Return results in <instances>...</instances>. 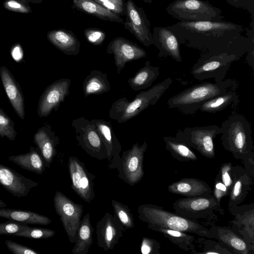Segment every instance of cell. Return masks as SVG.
Returning a JSON list of instances; mask_svg holds the SVG:
<instances>
[{"label": "cell", "instance_id": "obj_1", "mask_svg": "<svg viewBox=\"0 0 254 254\" xmlns=\"http://www.w3.org/2000/svg\"><path fill=\"white\" fill-rule=\"evenodd\" d=\"M180 45L213 53L242 57L254 48V35H242V26L221 21H179L169 26Z\"/></svg>", "mask_w": 254, "mask_h": 254}, {"label": "cell", "instance_id": "obj_2", "mask_svg": "<svg viewBox=\"0 0 254 254\" xmlns=\"http://www.w3.org/2000/svg\"><path fill=\"white\" fill-rule=\"evenodd\" d=\"M138 217L150 229L165 228L193 234L200 237L213 239L210 229L199 222L188 219L155 204L146 203L137 208Z\"/></svg>", "mask_w": 254, "mask_h": 254}, {"label": "cell", "instance_id": "obj_3", "mask_svg": "<svg viewBox=\"0 0 254 254\" xmlns=\"http://www.w3.org/2000/svg\"><path fill=\"white\" fill-rule=\"evenodd\" d=\"M236 80L227 79L218 82H202L193 85L169 98L167 106L186 115H192L204 101L230 90H236Z\"/></svg>", "mask_w": 254, "mask_h": 254}, {"label": "cell", "instance_id": "obj_4", "mask_svg": "<svg viewBox=\"0 0 254 254\" xmlns=\"http://www.w3.org/2000/svg\"><path fill=\"white\" fill-rule=\"evenodd\" d=\"M221 128V139L225 150L244 161L254 156L251 126L244 116H230L222 123Z\"/></svg>", "mask_w": 254, "mask_h": 254}, {"label": "cell", "instance_id": "obj_5", "mask_svg": "<svg viewBox=\"0 0 254 254\" xmlns=\"http://www.w3.org/2000/svg\"><path fill=\"white\" fill-rule=\"evenodd\" d=\"M172 82V78L168 77L149 89L140 91L130 101L125 97L119 98L112 104L109 117L119 124L134 118L149 107L154 105Z\"/></svg>", "mask_w": 254, "mask_h": 254}, {"label": "cell", "instance_id": "obj_6", "mask_svg": "<svg viewBox=\"0 0 254 254\" xmlns=\"http://www.w3.org/2000/svg\"><path fill=\"white\" fill-rule=\"evenodd\" d=\"M166 10L171 16L182 22L223 20L221 10L203 0H175Z\"/></svg>", "mask_w": 254, "mask_h": 254}, {"label": "cell", "instance_id": "obj_7", "mask_svg": "<svg viewBox=\"0 0 254 254\" xmlns=\"http://www.w3.org/2000/svg\"><path fill=\"white\" fill-rule=\"evenodd\" d=\"M241 58L235 54L205 52L193 65L191 73L199 81L214 78L215 82H220L225 78L231 64Z\"/></svg>", "mask_w": 254, "mask_h": 254}, {"label": "cell", "instance_id": "obj_8", "mask_svg": "<svg viewBox=\"0 0 254 254\" xmlns=\"http://www.w3.org/2000/svg\"><path fill=\"white\" fill-rule=\"evenodd\" d=\"M173 208L176 214L196 221L214 219L216 212L222 214L223 211L211 193L179 199L174 202Z\"/></svg>", "mask_w": 254, "mask_h": 254}, {"label": "cell", "instance_id": "obj_9", "mask_svg": "<svg viewBox=\"0 0 254 254\" xmlns=\"http://www.w3.org/2000/svg\"><path fill=\"white\" fill-rule=\"evenodd\" d=\"M221 133V127L212 125L187 127L183 130H179L175 136L202 156L212 159L215 157L214 139Z\"/></svg>", "mask_w": 254, "mask_h": 254}, {"label": "cell", "instance_id": "obj_10", "mask_svg": "<svg viewBox=\"0 0 254 254\" xmlns=\"http://www.w3.org/2000/svg\"><path fill=\"white\" fill-rule=\"evenodd\" d=\"M147 147L146 141L140 145L138 142L131 148L123 152L117 168L118 177L130 186L138 183L144 175L143 162Z\"/></svg>", "mask_w": 254, "mask_h": 254}, {"label": "cell", "instance_id": "obj_11", "mask_svg": "<svg viewBox=\"0 0 254 254\" xmlns=\"http://www.w3.org/2000/svg\"><path fill=\"white\" fill-rule=\"evenodd\" d=\"M71 126L75 129L78 146L92 158L107 159V151L95 126L85 117L73 119Z\"/></svg>", "mask_w": 254, "mask_h": 254}, {"label": "cell", "instance_id": "obj_12", "mask_svg": "<svg viewBox=\"0 0 254 254\" xmlns=\"http://www.w3.org/2000/svg\"><path fill=\"white\" fill-rule=\"evenodd\" d=\"M54 205L71 243H74L83 213V206L72 201L60 191L54 195Z\"/></svg>", "mask_w": 254, "mask_h": 254}, {"label": "cell", "instance_id": "obj_13", "mask_svg": "<svg viewBox=\"0 0 254 254\" xmlns=\"http://www.w3.org/2000/svg\"><path fill=\"white\" fill-rule=\"evenodd\" d=\"M125 15V29L145 47L153 45L150 22L143 9L138 7L132 0H127L126 2Z\"/></svg>", "mask_w": 254, "mask_h": 254}, {"label": "cell", "instance_id": "obj_14", "mask_svg": "<svg viewBox=\"0 0 254 254\" xmlns=\"http://www.w3.org/2000/svg\"><path fill=\"white\" fill-rule=\"evenodd\" d=\"M68 168L71 189L85 202L91 203L95 197L94 175L88 171L83 162L73 156L68 158Z\"/></svg>", "mask_w": 254, "mask_h": 254}, {"label": "cell", "instance_id": "obj_15", "mask_svg": "<svg viewBox=\"0 0 254 254\" xmlns=\"http://www.w3.org/2000/svg\"><path fill=\"white\" fill-rule=\"evenodd\" d=\"M70 79L63 78L49 85L41 95L37 113L40 117H47L52 111H57L62 103L69 94Z\"/></svg>", "mask_w": 254, "mask_h": 254}, {"label": "cell", "instance_id": "obj_16", "mask_svg": "<svg viewBox=\"0 0 254 254\" xmlns=\"http://www.w3.org/2000/svg\"><path fill=\"white\" fill-rule=\"evenodd\" d=\"M107 53L114 56L117 73H120L127 63L145 58L146 51L136 44L123 37L113 39L107 48Z\"/></svg>", "mask_w": 254, "mask_h": 254}, {"label": "cell", "instance_id": "obj_17", "mask_svg": "<svg viewBox=\"0 0 254 254\" xmlns=\"http://www.w3.org/2000/svg\"><path fill=\"white\" fill-rule=\"evenodd\" d=\"M126 230L116 216L106 212L96 225L98 246L104 251L114 249Z\"/></svg>", "mask_w": 254, "mask_h": 254}, {"label": "cell", "instance_id": "obj_18", "mask_svg": "<svg viewBox=\"0 0 254 254\" xmlns=\"http://www.w3.org/2000/svg\"><path fill=\"white\" fill-rule=\"evenodd\" d=\"M90 121L95 126L106 149L108 167L111 169H117L120 163L122 148L114 132L111 123L103 119Z\"/></svg>", "mask_w": 254, "mask_h": 254}, {"label": "cell", "instance_id": "obj_19", "mask_svg": "<svg viewBox=\"0 0 254 254\" xmlns=\"http://www.w3.org/2000/svg\"><path fill=\"white\" fill-rule=\"evenodd\" d=\"M0 185L11 194L19 198L27 195L38 183L9 167L0 164Z\"/></svg>", "mask_w": 254, "mask_h": 254}, {"label": "cell", "instance_id": "obj_20", "mask_svg": "<svg viewBox=\"0 0 254 254\" xmlns=\"http://www.w3.org/2000/svg\"><path fill=\"white\" fill-rule=\"evenodd\" d=\"M152 37L153 45L159 50V57L169 56L177 62L182 61L178 39L169 26L155 27Z\"/></svg>", "mask_w": 254, "mask_h": 254}, {"label": "cell", "instance_id": "obj_21", "mask_svg": "<svg viewBox=\"0 0 254 254\" xmlns=\"http://www.w3.org/2000/svg\"><path fill=\"white\" fill-rule=\"evenodd\" d=\"M230 212L235 219L230 222L233 230L242 235L243 239L248 244L254 246V206L245 205L229 208Z\"/></svg>", "mask_w": 254, "mask_h": 254}, {"label": "cell", "instance_id": "obj_22", "mask_svg": "<svg viewBox=\"0 0 254 254\" xmlns=\"http://www.w3.org/2000/svg\"><path fill=\"white\" fill-rule=\"evenodd\" d=\"M34 142L42 155L46 168H50L57 154V148L59 144V137L50 125L40 128L34 135Z\"/></svg>", "mask_w": 254, "mask_h": 254}, {"label": "cell", "instance_id": "obj_23", "mask_svg": "<svg viewBox=\"0 0 254 254\" xmlns=\"http://www.w3.org/2000/svg\"><path fill=\"white\" fill-rule=\"evenodd\" d=\"M209 229L213 239L218 240L233 253L248 254L251 251L254 250V246L247 243L229 228L212 226Z\"/></svg>", "mask_w": 254, "mask_h": 254}, {"label": "cell", "instance_id": "obj_24", "mask_svg": "<svg viewBox=\"0 0 254 254\" xmlns=\"http://www.w3.org/2000/svg\"><path fill=\"white\" fill-rule=\"evenodd\" d=\"M0 76L8 98L19 117L25 118L24 99L19 84L4 66L0 67Z\"/></svg>", "mask_w": 254, "mask_h": 254}, {"label": "cell", "instance_id": "obj_25", "mask_svg": "<svg viewBox=\"0 0 254 254\" xmlns=\"http://www.w3.org/2000/svg\"><path fill=\"white\" fill-rule=\"evenodd\" d=\"M234 183L230 191L229 207L238 206L245 199L253 184L251 176L239 166L233 167Z\"/></svg>", "mask_w": 254, "mask_h": 254}, {"label": "cell", "instance_id": "obj_26", "mask_svg": "<svg viewBox=\"0 0 254 254\" xmlns=\"http://www.w3.org/2000/svg\"><path fill=\"white\" fill-rule=\"evenodd\" d=\"M168 190L173 194L186 197L195 196L210 194L212 190L205 182L196 178H184L174 182L167 187Z\"/></svg>", "mask_w": 254, "mask_h": 254}, {"label": "cell", "instance_id": "obj_27", "mask_svg": "<svg viewBox=\"0 0 254 254\" xmlns=\"http://www.w3.org/2000/svg\"><path fill=\"white\" fill-rule=\"evenodd\" d=\"M47 38L54 46L64 54L75 56L80 51V43L70 30L60 29L49 31Z\"/></svg>", "mask_w": 254, "mask_h": 254}, {"label": "cell", "instance_id": "obj_28", "mask_svg": "<svg viewBox=\"0 0 254 254\" xmlns=\"http://www.w3.org/2000/svg\"><path fill=\"white\" fill-rule=\"evenodd\" d=\"M72 6L77 10L102 20L120 23L124 22L120 16L103 7L94 0H72Z\"/></svg>", "mask_w": 254, "mask_h": 254}, {"label": "cell", "instance_id": "obj_29", "mask_svg": "<svg viewBox=\"0 0 254 254\" xmlns=\"http://www.w3.org/2000/svg\"><path fill=\"white\" fill-rule=\"evenodd\" d=\"M10 161L21 168L42 175L46 168L45 161L37 148L31 146L29 152L11 155L8 157Z\"/></svg>", "mask_w": 254, "mask_h": 254}, {"label": "cell", "instance_id": "obj_30", "mask_svg": "<svg viewBox=\"0 0 254 254\" xmlns=\"http://www.w3.org/2000/svg\"><path fill=\"white\" fill-rule=\"evenodd\" d=\"M93 228L89 213H86L81 220L77 231L74 246L72 249L73 254H87L93 244Z\"/></svg>", "mask_w": 254, "mask_h": 254}, {"label": "cell", "instance_id": "obj_31", "mask_svg": "<svg viewBox=\"0 0 254 254\" xmlns=\"http://www.w3.org/2000/svg\"><path fill=\"white\" fill-rule=\"evenodd\" d=\"M0 217L24 224L47 225L52 220L43 215L29 210L0 208Z\"/></svg>", "mask_w": 254, "mask_h": 254}, {"label": "cell", "instance_id": "obj_32", "mask_svg": "<svg viewBox=\"0 0 254 254\" xmlns=\"http://www.w3.org/2000/svg\"><path fill=\"white\" fill-rule=\"evenodd\" d=\"M159 74V67L151 65L150 61H146L144 65L128 79L127 82L133 90L137 91L151 86Z\"/></svg>", "mask_w": 254, "mask_h": 254}, {"label": "cell", "instance_id": "obj_33", "mask_svg": "<svg viewBox=\"0 0 254 254\" xmlns=\"http://www.w3.org/2000/svg\"><path fill=\"white\" fill-rule=\"evenodd\" d=\"M110 84L107 74L94 69L86 76L82 89L85 97L90 95H99L105 93L110 90Z\"/></svg>", "mask_w": 254, "mask_h": 254}, {"label": "cell", "instance_id": "obj_34", "mask_svg": "<svg viewBox=\"0 0 254 254\" xmlns=\"http://www.w3.org/2000/svg\"><path fill=\"white\" fill-rule=\"evenodd\" d=\"M239 102V95L236 90H230L204 101L200 105L199 110L203 112L215 113L231 105H236Z\"/></svg>", "mask_w": 254, "mask_h": 254}, {"label": "cell", "instance_id": "obj_35", "mask_svg": "<svg viewBox=\"0 0 254 254\" xmlns=\"http://www.w3.org/2000/svg\"><path fill=\"white\" fill-rule=\"evenodd\" d=\"M151 230L161 233L172 244L183 250L191 251L192 253L195 251L193 244L195 237L190 233L159 227H154Z\"/></svg>", "mask_w": 254, "mask_h": 254}, {"label": "cell", "instance_id": "obj_36", "mask_svg": "<svg viewBox=\"0 0 254 254\" xmlns=\"http://www.w3.org/2000/svg\"><path fill=\"white\" fill-rule=\"evenodd\" d=\"M166 149L172 156L180 161H195L196 154L189 146L176 136H167L163 137Z\"/></svg>", "mask_w": 254, "mask_h": 254}, {"label": "cell", "instance_id": "obj_37", "mask_svg": "<svg viewBox=\"0 0 254 254\" xmlns=\"http://www.w3.org/2000/svg\"><path fill=\"white\" fill-rule=\"evenodd\" d=\"M114 215L120 222L125 229L133 228L134 222L133 215L128 206L115 199H111Z\"/></svg>", "mask_w": 254, "mask_h": 254}, {"label": "cell", "instance_id": "obj_38", "mask_svg": "<svg viewBox=\"0 0 254 254\" xmlns=\"http://www.w3.org/2000/svg\"><path fill=\"white\" fill-rule=\"evenodd\" d=\"M17 135L14 124L9 116L0 108V136L13 141Z\"/></svg>", "mask_w": 254, "mask_h": 254}, {"label": "cell", "instance_id": "obj_39", "mask_svg": "<svg viewBox=\"0 0 254 254\" xmlns=\"http://www.w3.org/2000/svg\"><path fill=\"white\" fill-rule=\"evenodd\" d=\"M56 232L52 229L42 228L29 227L15 236L34 239H45L53 237Z\"/></svg>", "mask_w": 254, "mask_h": 254}, {"label": "cell", "instance_id": "obj_40", "mask_svg": "<svg viewBox=\"0 0 254 254\" xmlns=\"http://www.w3.org/2000/svg\"><path fill=\"white\" fill-rule=\"evenodd\" d=\"M30 227L27 224L12 220L0 223V235L15 236Z\"/></svg>", "mask_w": 254, "mask_h": 254}, {"label": "cell", "instance_id": "obj_41", "mask_svg": "<svg viewBox=\"0 0 254 254\" xmlns=\"http://www.w3.org/2000/svg\"><path fill=\"white\" fill-rule=\"evenodd\" d=\"M103 7L119 16H124L126 12V2L124 0H94Z\"/></svg>", "mask_w": 254, "mask_h": 254}, {"label": "cell", "instance_id": "obj_42", "mask_svg": "<svg viewBox=\"0 0 254 254\" xmlns=\"http://www.w3.org/2000/svg\"><path fill=\"white\" fill-rule=\"evenodd\" d=\"M84 35L86 40L95 46L102 45L106 37V33L104 31L92 27L85 29Z\"/></svg>", "mask_w": 254, "mask_h": 254}, {"label": "cell", "instance_id": "obj_43", "mask_svg": "<svg viewBox=\"0 0 254 254\" xmlns=\"http://www.w3.org/2000/svg\"><path fill=\"white\" fill-rule=\"evenodd\" d=\"M232 168L233 166L231 163H225L222 165L218 173L220 180L226 187L229 194L234 183L232 173Z\"/></svg>", "mask_w": 254, "mask_h": 254}, {"label": "cell", "instance_id": "obj_44", "mask_svg": "<svg viewBox=\"0 0 254 254\" xmlns=\"http://www.w3.org/2000/svg\"><path fill=\"white\" fill-rule=\"evenodd\" d=\"M201 240L204 247L203 252L200 254H233L227 247L225 248L224 246H225L219 242L217 243L212 241H205L204 239Z\"/></svg>", "mask_w": 254, "mask_h": 254}, {"label": "cell", "instance_id": "obj_45", "mask_svg": "<svg viewBox=\"0 0 254 254\" xmlns=\"http://www.w3.org/2000/svg\"><path fill=\"white\" fill-rule=\"evenodd\" d=\"M160 245L156 240L143 237L140 245V252L142 254H159Z\"/></svg>", "mask_w": 254, "mask_h": 254}, {"label": "cell", "instance_id": "obj_46", "mask_svg": "<svg viewBox=\"0 0 254 254\" xmlns=\"http://www.w3.org/2000/svg\"><path fill=\"white\" fill-rule=\"evenodd\" d=\"M5 244L8 249L14 254H40V253L27 246L20 244L17 242L6 240Z\"/></svg>", "mask_w": 254, "mask_h": 254}, {"label": "cell", "instance_id": "obj_47", "mask_svg": "<svg viewBox=\"0 0 254 254\" xmlns=\"http://www.w3.org/2000/svg\"><path fill=\"white\" fill-rule=\"evenodd\" d=\"M231 6L247 10L251 13L252 20L254 18V0H226Z\"/></svg>", "mask_w": 254, "mask_h": 254}, {"label": "cell", "instance_id": "obj_48", "mask_svg": "<svg viewBox=\"0 0 254 254\" xmlns=\"http://www.w3.org/2000/svg\"><path fill=\"white\" fill-rule=\"evenodd\" d=\"M228 194L229 192L226 187L221 181L218 174L215 182L213 195L217 201L220 204L221 199Z\"/></svg>", "mask_w": 254, "mask_h": 254}, {"label": "cell", "instance_id": "obj_49", "mask_svg": "<svg viewBox=\"0 0 254 254\" xmlns=\"http://www.w3.org/2000/svg\"><path fill=\"white\" fill-rule=\"evenodd\" d=\"M5 8L22 13H28L29 11V8L24 4L15 0H8L4 3Z\"/></svg>", "mask_w": 254, "mask_h": 254}, {"label": "cell", "instance_id": "obj_50", "mask_svg": "<svg viewBox=\"0 0 254 254\" xmlns=\"http://www.w3.org/2000/svg\"><path fill=\"white\" fill-rule=\"evenodd\" d=\"M11 55L15 60H19L22 56V51L19 45H16L13 48Z\"/></svg>", "mask_w": 254, "mask_h": 254}, {"label": "cell", "instance_id": "obj_51", "mask_svg": "<svg viewBox=\"0 0 254 254\" xmlns=\"http://www.w3.org/2000/svg\"><path fill=\"white\" fill-rule=\"evenodd\" d=\"M247 55L246 57V60L248 64L252 66L253 69H254V48L250 50L247 53Z\"/></svg>", "mask_w": 254, "mask_h": 254}, {"label": "cell", "instance_id": "obj_52", "mask_svg": "<svg viewBox=\"0 0 254 254\" xmlns=\"http://www.w3.org/2000/svg\"><path fill=\"white\" fill-rule=\"evenodd\" d=\"M6 204L0 199V208L5 207Z\"/></svg>", "mask_w": 254, "mask_h": 254}, {"label": "cell", "instance_id": "obj_53", "mask_svg": "<svg viewBox=\"0 0 254 254\" xmlns=\"http://www.w3.org/2000/svg\"><path fill=\"white\" fill-rule=\"evenodd\" d=\"M152 0H143V1L146 3H148V4H151L152 2Z\"/></svg>", "mask_w": 254, "mask_h": 254}]
</instances>
